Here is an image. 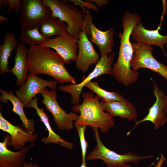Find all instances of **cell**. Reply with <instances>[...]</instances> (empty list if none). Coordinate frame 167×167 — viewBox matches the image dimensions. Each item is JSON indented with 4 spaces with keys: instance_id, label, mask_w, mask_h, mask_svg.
Returning <instances> with one entry per match:
<instances>
[{
    "instance_id": "9a60e30c",
    "label": "cell",
    "mask_w": 167,
    "mask_h": 167,
    "mask_svg": "<svg viewBox=\"0 0 167 167\" xmlns=\"http://www.w3.org/2000/svg\"><path fill=\"white\" fill-rule=\"evenodd\" d=\"M0 129L7 133L10 136L7 146H12L16 150H20L25 146V144L29 142L34 143L36 141L38 135L28 132L20 126H15L5 119L0 112Z\"/></svg>"
},
{
    "instance_id": "d6986e66",
    "label": "cell",
    "mask_w": 167,
    "mask_h": 167,
    "mask_svg": "<svg viewBox=\"0 0 167 167\" xmlns=\"http://www.w3.org/2000/svg\"><path fill=\"white\" fill-rule=\"evenodd\" d=\"M103 109L112 117H119L130 121L136 122L137 117L136 107L127 101L125 102L102 101Z\"/></svg>"
},
{
    "instance_id": "83f0119b",
    "label": "cell",
    "mask_w": 167,
    "mask_h": 167,
    "mask_svg": "<svg viewBox=\"0 0 167 167\" xmlns=\"http://www.w3.org/2000/svg\"><path fill=\"white\" fill-rule=\"evenodd\" d=\"M3 6L8 5L7 14L9 15L12 12H20L22 5L20 0H3Z\"/></svg>"
},
{
    "instance_id": "7c38bea8",
    "label": "cell",
    "mask_w": 167,
    "mask_h": 167,
    "mask_svg": "<svg viewBox=\"0 0 167 167\" xmlns=\"http://www.w3.org/2000/svg\"><path fill=\"white\" fill-rule=\"evenodd\" d=\"M153 93L156 100L148 110V114L143 119L135 122V126L131 131L140 123L146 121L151 122L154 125V129H158L167 122V96L163 91L160 90L158 85L153 80Z\"/></svg>"
},
{
    "instance_id": "44dd1931",
    "label": "cell",
    "mask_w": 167,
    "mask_h": 167,
    "mask_svg": "<svg viewBox=\"0 0 167 167\" xmlns=\"http://www.w3.org/2000/svg\"><path fill=\"white\" fill-rule=\"evenodd\" d=\"M28 50L23 43L19 44L15 50L16 53L14 59V65L10 70L16 77V84L21 86L25 82L28 76L29 64L27 59Z\"/></svg>"
},
{
    "instance_id": "8992f818",
    "label": "cell",
    "mask_w": 167,
    "mask_h": 167,
    "mask_svg": "<svg viewBox=\"0 0 167 167\" xmlns=\"http://www.w3.org/2000/svg\"><path fill=\"white\" fill-rule=\"evenodd\" d=\"M22 5L19 23L23 28L32 29L39 27L51 17L50 9L45 6L41 0H21Z\"/></svg>"
},
{
    "instance_id": "cb8c5ba5",
    "label": "cell",
    "mask_w": 167,
    "mask_h": 167,
    "mask_svg": "<svg viewBox=\"0 0 167 167\" xmlns=\"http://www.w3.org/2000/svg\"><path fill=\"white\" fill-rule=\"evenodd\" d=\"M40 28L32 29L23 28L21 32L19 40L25 45H40L49 39L44 36L39 31Z\"/></svg>"
},
{
    "instance_id": "4fadbf2b",
    "label": "cell",
    "mask_w": 167,
    "mask_h": 167,
    "mask_svg": "<svg viewBox=\"0 0 167 167\" xmlns=\"http://www.w3.org/2000/svg\"><path fill=\"white\" fill-rule=\"evenodd\" d=\"M78 39L65 32L61 35L49 39L40 46L54 49L62 58L65 64H68L76 59Z\"/></svg>"
},
{
    "instance_id": "e575fe53",
    "label": "cell",
    "mask_w": 167,
    "mask_h": 167,
    "mask_svg": "<svg viewBox=\"0 0 167 167\" xmlns=\"http://www.w3.org/2000/svg\"><path fill=\"white\" fill-rule=\"evenodd\" d=\"M154 164V162L152 163L151 165H149V166H148L147 167H150V166H151L152 165H153V164ZM124 167H132V166H131L129 165H126Z\"/></svg>"
},
{
    "instance_id": "ffe728a7",
    "label": "cell",
    "mask_w": 167,
    "mask_h": 167,
    "mask_svg": "<svg viewBox=\"0 0 167 167\" xmlns=\"http://www.w3.org/2000/svg\"><path fill=\"white\" fill-rule=\"evenodd\" d=\"M0 92L2 94L0 96V101L4 103L11 101L13 105L12 111L19 116L23 122L24 130L28 132L33 133L35 130V122L33 119H28L27 118L24 111V106L19 98L15 96L11 91L8 92L0 89Z\"/></svg>"
},
{
    "instance_id": "d590c367",
    "label": "cell",
    "mask_w": 167,
    "mask_h": 167,
    "mask_svg": "<svg viewBox=\"0 0 167 167\" xmlns=\"http://www.w3.org/2000/svg\"><path fill=\"white\" fill-rule=\"evenodd\" d=\"M165 46H166V48L167 49V44H166V45H165Z\"/></svg>"
},
{
    "instance_id": "7a4b0ae2",
    "label": "cell",
    "mask_w": 167,
    "mask_h": 167,
    "mask_svg": "<svg viewBox=\"0 0 167 167\" xmlns=\"http://www.w3.org/2000/svg\"><path fill=\"white\" fill-rule=\"evenodd\" d=\"M27 59L30 73L50 76L60 83L76 84L75 78L66 70L62 58L50 48L40 45L31 46L28 50Z\"/></svg>"
},
{
    "instance_id": "e0dca14e",
    "label": "cell",
    "mask_w": 167,
    "mask_h": 167,
    "mask_svg": "<svg viewBox=\"0 0 167 167\" xmlns=\"http://www.w3.org/2000/svg\"><path fill=\"white\" fill-rule=\"evenodd\" d=\"M10 138V135L6 134L3 141L0 142V167H23L27 153L35 145L31 143L19 151L13 152L9 150L7 145Z\"/></svg>"
},
{
    "instance_id": "ac0fdd59",
    "label": "cell",
    "mask_w": 167,
    "mask_h": 167,
    "mask_svg": "<svg viewBox=\"0 0 167 167\" xmlns=\"http://www.w3.org/2000/svg\"><path fill=\"white\" fill-rule=\"evenodd\" d=\"M25 107L28 108L31 107L34 109L41 121L43 123L47 130L48 135L47 137L43 138L42 141L43 143L45 144L50 143L58 144L70 150L73 148V145L72 143L63 139L52 129L49 123V118L45 112L44 109L40 108L38 106L37 98L35 97L32 99Z\"/></svg>"
},
{
    "instance_id": "f1b7e54d",
    "label": "cell",
    "mask_w": 167,
    "mask_h": 167,
    "mask_svg": "<svg viewBox=\"0 0 167 167\" xmlns=\"http://www.w3.org/2000/svg\"><path fill=\"white\" fill-rule=\"evenodd\" d=\"M90 1L95 3L97 6L100 7L108 4L109 2L108 0H90Z\"/></svg>"
},
{
    "instance_id": "30bf717a",
    "label": "cell",
    "mask_w": 167,
    "mask_h": 167,
    "mask_svg": "<svg viewBox=\"0 0 167 167\" xmlns=\"http://www.w3.org/2000/svg\"><path fill=\"white\" fill-rule=\"evenodd\" d=\"M92 17L88 10L84 17V28L89 40L99 47L101 56L111 53L114 46V30L110 28L105 31L98 29L92 22Z\"/></svg>"
},
{
    "instance_id": "52a82bcc",
    "label": "cell",
    "mask_w": 167,
    "mask_h": 167,
    "mask_svg": "<svg viewBox=\"0 0 167 167\" xmlns=\"http://www.w3.org/2000/svg\"><path fill=\"white\" fill-rule=\"evenodd\" d=\"M115 54L112 53L109 56H101L94 70L87 77L83 76L82 81L78 84H71L66 85H61L58 87L60 91L70 93L72 96L71 102L74 105L79 104V97L82 89L85 85L91 80L104 74L112 76L111 66L114 59Z\"/></svg>"
},
{
    "instance_id": "f546056e",
    "label": "cell",
    "mask_w": 167,
    "mask_h": 167,
    "mask_svg": "<svg viewBox=\"0 0 167 167\" xmlns=\"http://www.w3.org/2000/svg\"><path fill=\"white\" fill-rule=\"evenodd\" d=\"M161 156L159 160L157 161L154 167H161L165 160L163 155L161 153Z\"/></svg>"
},
{
    "instance_id": "3957f363",
    "label": "cell",
    "mask_w": 167,
    "mask_h": 167,
    "mask_svg": "<svg viewBox=\"0 0 167 167\" xmlns=\"http://www.w3.org/2000/svg\"><path fill=\"white\" fill-rule=\"evenodd\" d=\"M83 101L80 105H74L73 112L80 113L76 125L89 126L92 129L99 128L101 133H105L114 126L113 117L103 109L102 102L97 95L90 92L82 93Z\"/></svg>"
},
{
    "instance_id": "5b68a950",
    "label": "cell",
    "mask_w": 167,
    "mask_h": 167,
    "mask_svg": "<svg viewBox=\"0 0 167 167\" xmlns=\"http://www.w3.org/2000/svg\"><path fill=\"white\" fill-rule=\"evenodd\" d=\"M95 132L94 136L96 144L94 149L86 157L87 160L99 159L102 160L108 167H124L129 163H138L142 160L153 158L151 155L142 156L129 152L119 154L106 147L102 143L98 131V128L92 129Z\"/></svg>"
},
{
    "instance_id": "2e32d148",
    "label": "cell",
    "mask_w": 167,
    "mask_h": 167,
    "mask_svg": "<svg viewBox=\"0 0 167 167\" xmlns=\"http://www.w3.org/2000/svg\"><path fill=\"white\" fill-rule=\"evenodd\" d=\"M160 27L156 30H148L140 22L134 27L131 36L132 39L136 42L150 46L154 45L159 47L164 56L166 57L164 45L167 44V35H162L159 33Z\"/></svg>"
},
{
    "instance_id": "1f68e13d",
    "label": "cell",
    "mask_w": 167,
    "mask_h": 167,
    "mask_svg": "<svg viewBox=\"0 0 167 167\" xmlns=\"http://www.w3.org/2000/svg\"><path fill=\"white\" fill-rule=\"evenodd\" d=\"M9 19L8 18H6L2 16H0V24L1 25L3 23H6L8 21Z\"/></svg>"
},
{
    "instance_id": "7402d4cb",
    "label": "cell",
    "mask_w": 167,
    "mask_h": 167,
    "mask_svg": "<svg viewBox=\"0 0 167 167\" xmlns=\"http://www.w3.org/2000/svg\"><path fill=\"white\" fill-rule=\"evenodd\" d=\"M19 42L15 38L14 34L11 32H6L4 41L0 46V73L3 74L10 72L8 69V61L12 51L15 50Z\"/></svg>"
},
{
    "instance_id": "5bb4252c",
    "label": "cell",
    "mask_w": 167,
    "mask_h": 167,
    "mask_svg": "<svg viewBox=\"0 0 167 167\" xmlns=\"http://www.w3.org/2000/svg\"><path fill=\"white\" fill-rule=\"evenodd\" d=\"M78 45V53L75 61L76 67L79 70L85 73L90 66L98 62L100 59V55L87 37L84 27L79 33Z\"/></svg>"
},
{
    "instance_id": "603a6c76",
    "label": "cell",
    "mask_w": 167,
    "mask_h": 167,
    "mask_svg": "<svg viewBox=\"0 0 167 167\" xmlns=\"http://www.w3.org/2000/svg\"><path fill=\"white\" fill-rule=\"evenodd\" d=\"M67 25L64 22L57 18L51 17L49 20L42 23L40 27V31L45 37L49 39L52 38L53 36H60L67 32Z\"/></svg>"
},
{
    "instance_id": "9c48e42d",
    "label": "cell",
    "mask_w": 167,
    "mask_h": 167,
    "mask_svg": "<svg viewBox=\"0 0 167 167\" xmlns=\"http://www.w3.org/2000/svg\"><path fill=\"white\" fill-rule=\"evenodd\" d=\"M41 95L43 97L42 103L45 106L46 109L52 114L58 128L61 130L72 129L73 121H77L79 115L73 112L67 113L61 108L57 100L55 90H49L45 88Z\"/></svg>"
},
{
    "instance_id": "4dcf8cb0",
    "label": "cell",
    "mask_w": 167,
    "mask_h": 167,
    "mask_svg": "<svg viewBox=\"0 0 167 167\" xmlns=\"http://www.w3.org/2000/svg\"><path fill=\"white\" fill-rule=\"evenodd\" d=\"M23 167H40L39 166L36 164H33L32 162H28L25 161Z\"/></svg>"
},
{
    "instance_id": "8fae6325",
    "label": "cell",
    "mask_w": 167,
    "mask_h": 167,
    "mask_svg": "<svg viewBox=\"0 0 167 167\" xmlns=\"http://www.w3.org/2000/svg\"><path fill=\"white\" fill-rule=\"evenodd\" d=\"M57 80H47L30 73L25 82L16 91L15 95L25 107L38 94H41L46 87L55 90Z\"/></svg>"
},
{
    "instance_id": "836d02e7",
    "label": "cell",
    "mask_w": 167,
    "mask_h": 167,
    "mask_svg": "<svg viewBox=\"0 0 167 167\" xmlns=\"http://www.w3.org/2000/svg\"><path fill=\"white\" fill-rule=\"evenodd\" d=\"M3 6V0H0V8L2 9Z\"/></svg>"
},
{
    "instance_id": "277c9868",
    "label": "cell",
    "mask_w": 167,
    "mask_h": 167,
    "mask_svg": "<svg viewBox=\"0 0 167 167\" xmlns=\"http://www.w3.org/2000/svg\"><path fill=\"white\" fill-rule=\"evenodd\" d=\"M52 11L51 17L57 18L67 25V32L79 39V33L84 27L85 13L69 4L66 0H42Z\"/></svg>"
},
{
    "instance_id": "d4e9b609",
    "label": "cell",
    "mask_w": 167,
    "mask_h": 167,
    "mask_svg": "<svg viewBox=\"0 0 167 167\" xmlns=\"http://www.w3.org/2000/svg\"><path fill=\"white\" fill-rule=\"evenodd\" d=\"M84 87L94 92L103 101L125 102L127 101L118 92H109L102 88L96 82L91 81L86 84Z\"/></svg>"
},
{
    "instance_id": "4316f807",
    "label": "cell",
    "mask_w": 167,
    "mask_h": 167,
    "mask_svg": "<svg viewBox=\"0 0 167 167\" xmlns=\"http://www.w3.org/2000/svg\"><path fill=\"white\" fill-rule=\"evenodd\" d=\"M74 3L75 5L79 6L82 9L81 11L86 13L88 10L91 9L96 12L99 11V8L95 5L94 3L91 2L90 0H86L85 1L80 0H67Z\"/></svg>"
},
{
    "instance_id": "ba28073f",
    "label": "cell",
    "mask_w": 167,
    "mask_h": 167,
    "mask_svg": "<svg viewBox=\"0 0 167 167\" xmlns=\"http://www.w3.org/2000/svg\"><path fill=\"white\" fill-rule=\"evenodd\" d=\"M134 54L131 63L135 71L140 68L149 69L163 77L167 81V66L157 60L152 55L151 46L137 42L131 43Z\"/></svg>"
},
{
    "instance_id": "d6a6232c",
    "label": "cell",
    "mask_w": 167,
    "mask_h": 167,
    "mask_svg": "<svg viewBox=\"0 0 167 167\" xmlns=\"http://www.w3.org/2000/svg\"><path fill=\"white\" fill-rule=\"evenodd\" d=\"M80 167H87L86 161H82V163Z\"/></svg>"
},
{
    "instance_id": "484cf974",
    "label": "cell",
    "mask_w": 167,
    "mask_h": 167,
    "mask_svg": "<svg viewBox=\"0 0 167 167\" xmlns=\"http://www.w3.org/2000/svg\"><path fill=\"white\" fill-rule=\"evenodd\" d=\"M79 137L82 155V161H85L88 143L85 137V132L86 125L75 126Z\"/></svg>"
},
{
    "instance_id": "6da1fadb",
    "label": "cell",
    "mask_w": 167,
    "mask_h": 167,
    "mask_svg": "<svg viewBox=\"0 0 167 167\" xmlns=\"http://www.w3.org/2000/svg\"><path fill=\"white\" fill-rule=\"evenodd\" d=\"M141 17L135 13L125 11L122 19L123 32L119 33L120 45L118 56L112 68V76L124 85L127 86L136 83L139 73L133 70L131 63L134 51L130 40L132 29L141 22Z\"/></svg>"
}]
</instances>
